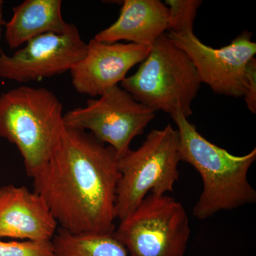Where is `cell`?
Wrapping results in <instances>:
<instances>
[{"label":"cell","mask_w":256,"mask_h":256,"mask_svg":"<svg viewBox=\"0 0 256 256\" xmlns=\"http://www.w3.org/2000/svg\"><path fill=\"white\" fill-rule=\"evenodd\" d=\"M121 174L110 146L90 133L67 129L46 164L33 176L60 228L72 234H114Z\"/></svg>","instance_id":"cell-1"},{"label":"cell","mask_w":256,"mask_h":256,"mask_svg":"<svg viewBox=\"0 0 256 256\" xmlns=\"http://www.w3.org/2000/svg\"><path fill=\"white\" fill-rule=\"evenodd\" d=\"M171 117L178 127L182 162L192 165L203 181L194 216L206 220L218 212L255 204L256 191L248 175L256 162V150L246 156H234L202 136L181 112Z\"/></svg>","instance_id":"cell-2"},{"label":"cell","mask_w":256,"mask_h":256,"mask_svg":"<svg viewBox=\"0 0 256 256\" xmlns=\"http://www.w3.org/2000/svg\"><path fill=\"white\" fill-rule=\"evenodd\" d=\"M66 130L63 104L48 89L23 86L0 96V138L18 148L30 178L50 161Z\"/></svg>","instance_id":"cell-3"},{"label":"cell","mask_w":256,"mask_h":256,"mask_svg":"<svg viewBox=\"0 0 256 256\" xmlns=\"http://www.w3.org/2000/svg\"><path fill=\"white\" fill-rule=\"evenodd\" d=\"M196 69L188 54L164 34L151 47L137 72L120 86L138 102L170 116L193 114L192 104L201 88Z\"/></svg>","instance_id":"cell-4"},{"label":"cell","mask_w":256,"mask_h":256,"mask_svg":"<svg viewBox=\"0 0 256 256\" xmlns=\"http://www.w3.org/2000/svg\"><path fill=\"white\" fill-rule=\"evenodd\" d=\"M181 162L178 132L172 124L152 131L138 150H130L120 158L117 218L121 222L127 218L149 193L165 195L174 192L180 180Z\"/></svg>","instance_id":"cell-5"},{"label":"cell","mask_w":256,"mask_h":256,"mask_svg":"<svg viewBox=\"0 0 256 256\" xmlns=\"http://www.w3.org/2000/svg\"><path fill=\"white\" fill-rule=\"evenodd\" d=\"M192 230L181 202L150 194L114 235L129 256H184Z\"/></svg>","instance_id":"cell-6"},{"label":"cell","mask_w":256,"mask_h":256,"mask_svg":"<svg viewBox=\"0 0 256 256\" xmlns=\"http://www.w3.org/2000/svg\"><path fill=\"white\" fill-rule=\"evenodd\" d=\"M156 112L142 105L120 86L112 88L98 99L88 100L86 107L64 114L67 129L84 130L99 142L108 144L118 159L130 150L133 140L142 136Z\"/></svg>","instance_id":"cell-7"},{"label":"cell","mask_w":256,"mask_h":256,"mask_svg":"<svg viewBox=\"0 0 256 256\" xmlns=\"http://www.w3.org/2000/svg\"><path fill=\"white\" fill-rule=\"evenodd\" d=\"M166 34L190 57L202 84L217 95L244 98L249 65L256 54L252 33L244 32L228 45L220 48L207 46L194 32Z\"/></svg>","instance_id":"cell-8"},{"label":"cell","mask_w":256,"mask_h":256,"mask_svg":"<svg viewBox=\"0 0 256 256\" xmlns=\"http://www.w3.org/2000/svg\"><path fill=\"white\" fill-rule=\"evenodd\" d=\"M88 43L72 25L63 34L33 38L12 56L2 54L0 78L28 84L70 72L86 54Z\"/></svg>","instance_id":"cell-9"},{"label":"cell","mask_w":256,"mask_h":256,"mask_svg":"<svg viewBox=\"0 0 256 256\" xmlns=\"http://www.w3.org/2000/svg\"><path fill=\"white\" fill-rule=\"evenodd\" d=\"M151 47L106 44L92 38L86 54L70 70L74 88L82 95L100 97L120 86L130 70L146 60Z\"/></svg>","instance_id":"cell-10"},{"label":"cell","mask_w":256,"mask_h":256,"mask_svg":"<svg viewBox=\"0 0 256 256\" xmlns=\"http://www.w3.org/2000/svg\"><path fill=\"white\" fill-rule=\"evenodd\" d=\"M58 223L43 198L26 186L0 188V239L52 240Z\"/></svg>","instance_id":"cell-11"},{"label":"cell","mask_w":256,"mask_h":256,"mask_svg":"<svg viewBox=\"0 0 256 256\" xmlns=\"http://www.w3.org/2000/svg\"><path fill=\"white\" fill-rule=\"evenodd\" d=\"M117 21L98 33L96 41L152 46L168 31L169 9L160 0H124Z\"/></svg>","instance_id":"cell-12"},{"label":"cell","mask_w":256,"mask_h":256,"mask_svg":"<svg viewBox=\"0 0 256 256\" xmlns=\"http://www.w3.org/2000/svg\"><path fill=\"white\" fill-rule=\"evenodd\" d=\"M72 25L64 20L60 0H26L13 9L5 25V40L16 50L41 35L65 33Z\"/></svg>","instance_id":"cell-13"},{"label":"cell","mask_w":256,"mask_h":256,"mask_svg":"<svg viewBox=\"0 0 256 256\" xmlns=\"http://www.w3.org/2000/svg\"><path fill=\"white\" fill-rule=\"evenodd\" d=\"M52 242L56 256H129L114 234H72L60 228Z\"/></svg>","instance_id":"cell-14"},{"label":"cell","mask_w":256,"mask_h":256,"mask_svg":"<svg viewBox=\"0 0 256 256\" xmlns=\"http://www.w3.org/2000/svg\"><path fill=\"white\" fill-rule=\"evenodd\" d=\"M169 9L168 32L188 34L194 32L197 12L203 4L202 0H166Z\"/></svg>","instance_id":"cell-15"},{"label":"cell","mask_w":256,"mask_h":256,"mask_svg":"<svg viewBox=\"0 0 256 256\" xmlns=\"http://www.w3.org/2000/svg\"><path fill=\"white\" fill-rule=\"evenodd\" d=\"M0 256H56L52 240L6 242L0 239Z\"/></svg>","instance_id":"cell-16"},{"label":"cell","mask_w":256,"mask_h":256,"mask_svg":"<svg viewBox=\"0 0 256 256\" xmlns=\"http://www.w3.org/2000/svg\"><path fill=\"white\" fill-rule=\"evenodd\" d=\"M248 108L255 114L256 112V60L254 58L248 70L246 92L244 96Z\"/></svg>","instance_id":"cell-17"},{"label":"cell","mask_w":256,"mask_h":256,"mask_svg":"<svg viewBox=\"0 0 256 256\" xmlns=\"http://www.w3.org/2000/svg\"><path fill=\"white\" fill-rule=\"evenodd\" d=\"M3 10H4V1L0 0V37H1L2 26L4 24V20H3ZM1 48H0V57L2 55Z\"/></svg>","instance_id":"cell-18"}]
</instances>
